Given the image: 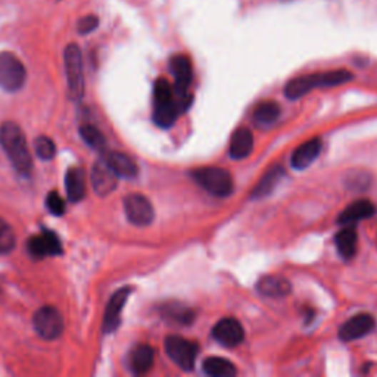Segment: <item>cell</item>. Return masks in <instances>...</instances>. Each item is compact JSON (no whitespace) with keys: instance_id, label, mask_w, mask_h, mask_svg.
<instances>
[{"instance_id":"ffe728a7","label":"cell","mask_w":377,"mask_h":377,"mask_svg":"<svg viewBox=\"0 0 377 377\" xmlns=\"http://www.w3.org/2000/svg\"><path fill=\"white\" fill-rule=\"evenodd\" d=\"M104 159L108 162L109 167L118 177L133 179L137 176V165L136 162L121 152H108L105 154Z\"/></svg>"},{"instance_id":"2e32d148","label":"cell","mask_w":377,"mask_h":377,"mask_svg":"<svg viewBox=\"0 0 377 377\" xmlns=\"http://www.w3.org/2000/svg\"><path fill=\"white\" fill-rule=\"evenodd\" d=\"M321 152V141L320 139H311L305 141L303 145L298 146L292 154L291 164L295 170H305L318 158Z\"/></svg>"},{"instance_id":"7402d4cb","label":"cell","mask_w":377,"mask_h":377,"mask_svg":"<svg viewBox=\"0 0 377 377\" xmlns=\"http://www.w3.org/2000/svg\"><path fill=\"white\" fill-rule=\"evenodd\" d=\"M154 360V349L149 345H139L131 351L130 367L136 374H145L152 368Z\"/></svg>"},{"instance_id":"4316f807","label":"cell","mask_w":377,"mask_h":377,"mask_svg":"<svg viewBox=\"0 0 377 377\" xmlns=\"http://www.w3.org/2000/svg\"><path fill=\"white\" fill-rule=\"evenodd\" d=\"M162 313H164V317H167V318H170L179 324H188V323L193 321V313L183 305L170 303L167 306H164Z\"/></svg>"},{"instance_id":"3957f363","label":"cell","mask_w":377,"mask_h":377,"mask_svg":"<svg viewBox=\"0 0 377 377\" xmlns=\"http://www.w3.org/2000/svg\"><path fill=\"white\" fill-rule=\"evenodd\" d=\"M192 179L208 193L226 198L233 192V177L224 169L202 167L192 171Z\"/></svg>"},{"instance_id":"7a4b0ae2","label":"cell","mask_w":377,"mask_h":377,"mask_svg":"<svg viewBox=\"0 0 377 377\" xmlns=\"http://www.w3.org/2000/svg\"><path fill=\"white\" fill-rule=\"evenodd\" d=\"M0 146L4 148L9 161L19 174L30 176L33 170V158L26 136H24L18 124L6 121L0 126Z\"/></svg>"},{"instance_id":"603a6c76","label":"cell","mask_w":377,"mask_h":377,"mask_svg":"<svg viewBox=\"0 0 377 377\" xmlns=\"http://www.w3.org/2000/svg\"><path fill=\"white\" fill-rule=\"evenodd\" d=\"M335 242L338 246V252L343 259H351L353 255L357 253V245H358V234L356 228L348 226L342 228L336 236Z\"/></svg>"},{"instance_id":"8fae6325","label":"cell","mask_w":377,"mask_h":377,"mask_svg":"<svg viewBox=\"0 0 377 377\" xmlns=\"http://www.w3.org/2000/svg\"><path fill=\"white\" fill-rule=\"evenodd\" d=\"M118 183V176L109 167L108 162L102 158L93 165L91 170V184L94 187V192L99 196H106L115 191Z\"/></svg>"},{"instance_id":"d4e9b609","label":"cell","mask_w":377,"mask_h":377,"mask_svg":"<svg viewBox=\"0 0 377 377\" xmlns=\"http://www.w3.org/2000/svg\"><path fill=\"white\" fill-rule=\"evenodd\" d=\"M203 371L212 377H233L238 374L234 364L221 357H209L203 361Z\"/></svg>"},{"instance_id":"f1b7e54d","label":"cell","mask_w":377,"mask_h":377,"mask_svg":"<svg viewBox=\"0 0 377 377\" xmlns=\"http://www.w3.org/2000/svg\"><path fill=\"white\" fill-rule=\"evenodd\" d=\"M34 148H36L37 156L40 159H44V161H49L56 155V146L54 144V140L47 136L37 137Z\"/></svg>"},{"instance_id":"cb8c5ba5","label":"cell","mask_w":377,"mask_h":377,"mask_svg":"<svg viewBox=\"0 0 377 377\" xmlns=\"http://www.w3.org/2000/svg\"><path fill=\"white\" fill-rule=\"evenodd\" d=\"M285 177V170H283L280 165H277V167L271 169L270 171H267L264 174V177L258 181V184L255 186L253 192H252V198L255 199H261L267 195H270L274 187L278 184V181Z\"/></svg>"},{"instance_id":"277c9868","label":"cell","mask_w":377,"mask_h":377,"mask_svg":"<svg viewBox=\"0 0 377 377\" xmlns=\"http://www.w3.org/2000/svg\"><path fill=\"white\" fill-rule=\"evenodd\" d=\"M64 59L69 98L73 101H81L84 96V73L80 47L74 43L68 44Z\"/></svg>"},{"instance_id":"5b68a950","label":"cell","mask_w":377,"mask_h":377,"mask_svg":"<svg viewBox=\"0 0 377 377\" xmlns=\"http://www.w3.org/2000/svg\"><path fill=\"white\" fill-rule=\"evenodd\" d=\"M27 79V71L12 52H0V87L6 91L19 90Z\"/></svg>"},{"instance_id":"7c38bea8","label":"cell","mask_w":377,"mask_h":377,"mask_svg":"<svg viewBox=\"0 0 377 377\" xmlns=\"http://www.w3.org/2000/svg\"><path fill=\"white\" fill-rule=\"evenodd\" d=\"M374 317L370 314H358L348 320L339 330V338L343 342H352L364 338L374 328Z\"/></svg>"},{"instance_id":"6da1fadb","label":"cell","mask_w":377,"mask_h":377,"mask_svg":"<svg viewBox=\"0 0 377 377\" xmlns=\"http://www.w3.org/2000/svg\"><path fill=\"white\" fill-rule=\"evenodd\" d=\"M191 105V99H179L174 93V87L165 79H158L154 87V120L162 127H171L177 116Z\"/></svg>"},{"instance_id":"4dcf8cb0","label":"cell","mask_w":377,"mask_h":377,"mask_svg":"<svg viewBox=\"0 0 377 377\" xmlns=\"http://www.w3.org/2000/svg\"><path fill=\"white\" fill-rule=\"evenodd\" d=\"M46 206L49 208L54 216H62L65 212V202L58 192H51L46 198Z\"/></svg>"},{"instance_id":"8992f818","label":"cell","mask_w":377,"mask_h":377,"mask_svg":"<svg viewBox=\"0 0 377 377\" xmlns=\"http://www.w3.org/2000/svg\"><path fill=\"white\" fill-rule=\"evenodd\" d=\"M165 352L181 370L191 371L196 364L199 348L181 336H169L165 339Z\"/></svg>"},{"instance_id":"5bb4252c","label":"cell","mask_w":377,"mask_h":377,"mask_svg":"<svg viewBox=\"0 0 377 377\" xmlns=\"http://www.w3.org/2000/svg\"><path fill=\"white\" fill-rule=\"evenodd\" d=\"M131 289L130 288H123L120 291H116L112 298L108 302L105 317H104V332L105 333H112L114 330L120 326V317L123 313L124 305L129 299Z\"/></svg>"},{"instance_id":"d6986e66","label":"cell","mask_w":377,"mask_h":377,"mask_svg":"<svg viewBox=\"0 0 377 377\" xmlns=\"http://www.w3.org/2000/svg\"><path fill=\"white\" fill-rule=\"evenodd\" d=\"M253 149V137L248 129H238L230 139L228 155L233 159H243L249 156Z\"/></svg>"},{"instance_id":"52a82bcc","label":"cell","mask_w":377,"mask_h":377,"mask_svg":"<svg viewBox=\"0 0 377 377\" xmlns=\"http://www.w3.org/2000/svg\"><path fill=\"white\" fill-rule=\"evenodd\" d=\"M33 324L36 332L46 341L58 339L64 330V318L54 306H41L34 314Z\"/></svg>"},{"instance_id":"1f68e13d","label":"cell","mask_w":377,"mask_h":377,"mask_svg":"<svg viewBox=\"0 0 377 377\" xmlns=\"http://www.w3.org/2000/svg\"><path fill=\"white\" fill-rule=\"evenodd\" d=\"M99 26V19L96 15H87V16H83L80 21H79V33L80 34H89L91 31H94L98 29Z\"/></svg>"},{"instance_id":"e0dca14e","label":"cell","mask_w":377,"mask_h":377,"mask_svg":"<svg viewBox=\"0 0 377 377\" xmlns=\"http://www.w3.org/2000/svg\"><path fill=\"white\" fill-rule=\"evenodd\" d=\"M374 212H376V206L370 201L360 199L357 202L351 203L348 208H345L342 211V214L339 216L338 221H339V224L351 226L353 223H358V221H363V220L373 217Z\"/></svg>"},{"instance_id":"9a60e30c","label":"cell","mask_w":377,"mask_h":377,"mask_svg":"<svg viewBox=\"0 0 377 377\" xmlns=\"http://www.w3.org/2000/svg\"><path fill=\"white\" fill-rule=\"evenodd\" d=\"M318 87H324L323 73L292 79L291 81H288V84L285 87V94H286L288 99L296 101V99L305 96L306 93H310L311 90L318 89Z\"/></svg>"},{"instance_id":"ba28073f","label":"cell","mask_w":377,"mask_h":377,"mask_svg":"<svg viewBox=\"0 0 377 377\" xmlns=\"http://www.w3.org/2000/svg\"><path fill=\"white\" fill-rule=\"evenodd\" d=\"M124 211L129 221L140 227L149 226L155 217V211L151 201L139 193H131L124 198Z\"/></svg>"},{"instance_id":"ac0fdd59","label":"cell","mask_w":377,"mask_h":377,"mask_svg":"<svg viewBox=\"0 0 377 377\" xmlns=\"http://www.w3.org/2000/svg\"><path fill=\"white\" fill-rule=\"evenodd\" d=\"M291 289V281L281 276H266L258 281V291L268 298H285Z\"/></svg>"},{"instance_id":"44dd1931","label":"cell","mask_w":377,"mask_h":377,"mask_svg":"<svg viewBox=\"0 0 377 377\" xmlns=\"http://www.w3.org/2000/svg\"><path fill=\"white\" fill-rule=\"evenodd\" d=\"M65 188L71 202H79L84 198L86 181H84V171L81 169L73 167L68 170L65 177Z\"/></svg>"},{"instance_id":"4fadbf2b","label":"cell","mask_w":377,"mask_h":377,"mask_svg":"<svg viewBox=\"0 0 377 377\" xmlns=\"http://www.w3.org/2000/svg\"><path fill=\"white\" fill-rule=\"evenodd\" d=\"M29 251L34 258H44L62 252V245L58 236L51 230H43L41 234L33 236L29 241Z\"/></svg>"},{"instance_id":"f546056e","label":"cell","mask_w":377,"mask_h":377,"mask_svg":"<svg viewBox=\"0 0 377 377\" xmlns=\"http://www.w3.org/2000/svg\"><path fill=\"white\" fill-rule=\"evenodd\" d=\"M15 248V234L11 226L0 218V253H8Z\"/></svg>"},{"instance_id":"9c48e42d","label":"cell","mask_w":377,"mask_h":377,"mask_svg":"<svg viewBox=\"0 0 377 377\" xmlns=\"http://www.w3.org/2000/svg\"><path fill=\"white\" fill-rule=\"evenodd\" d=\"M170 69L174 77V93L180 99L188 98V87H191L193 73H192V62L186 55H174L170 61Z\"/></svg>"},{"instance_id":"484cf974","label":"cell","mask_w":377,"mask_h":377,"mask_svg":"<svg viewBox=\"0 0 377 377\" xmlns=\"http://www.w3.org/2000/svg\"><path fill=\"white\" fill-rule=\"evenodd\" d=\"M280 112L281 111L278 104L273 101H267L256 106V109L253 111V120L259 126H271L278 120Z\"/></svg>"},{"instance_id":"30bf717a","label":"cell","mask_w":377,"mask_h":377,"mask_svg":"<svg viewBox=\"0 0 377 377\" xmlns=\"http://www.w3.org/2000/svg\"><path fill=\"white\" fill-rule=\"evenodd\" d=\"M212 336L220 345L226 348H234L243 342L245 330L238 320L223 318L212 328Z\"/></svg>"},{"instance_id":"83f0119b","label":"cell","mask_w":377,"mask_h":377,"mask_svg":"<svg viewBox=\"0 0 377 377\" xmlns=\"http://www.w3.org/2000/svg\"><path fill=\"white\" fill-rule=\"evenodd\" d=\"M80 136L83 137V140L86 141V144L90 148L96 149V151H104L105 149V145H106L105 137H104V134L96 127H94V126H90V124L81 126Z\"/></svg>"}]
</instances>
